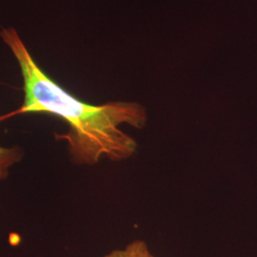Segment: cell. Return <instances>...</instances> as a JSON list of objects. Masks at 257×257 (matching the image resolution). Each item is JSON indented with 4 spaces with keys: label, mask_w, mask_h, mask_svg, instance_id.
Listing matches in <instances>:
<instances>
[{
    "label": "cell",
    "mask_w": 257,
    "mask_h": 257,
    "mask_svg": "<svg viewBox=\"0 0 257 257\" xmlns=\"http://www.w3.org/2000/svg\"><path fill=\"white\" fill-rule=\"evenodd\" d=\"M0 37L17 59L23 80V103L10 115L47 113L61 118L69 128L56 138L66 142L77 165H95L104 157L122 161L134 156L138 143L120 126L143 128L147 123L143 106L136 102L92 105L82 101L39 67L16 29H2Z\"/></svg>",
    "instance_id": "cell-1"
},
{
    "label": "cell",
    "mask_w": 257,
    "mask_h": 257,
    "mask_svg": "<svg viewBox=\"0 0 257 257\" xmlns=\"http://www.w3.org/2000/svg\"><path fill=\"white\" fill-rule=\"evenodd\" d=\"M102 257H156L150 250L147 243L137 239L124 248H116L104 254Z\"/></svg>",
    "instance_id": "cell-2"
},
{
    "label": "cell",
    "mask_w": 257,
    "mask_h": 257,
    "mask_svg": "<svg viewBox=\"0 0 257 257\" xmlns=\"http://www.w3.org/2000/svg\"><path fill=\"white\" fill-rule=\"evenodd\" d=\"M22 150L19 147H4L0 145V180L7 178L11 169L21 161Z\"/></svg>",
    "instance_id": "cell-3"
}]
</instances>
